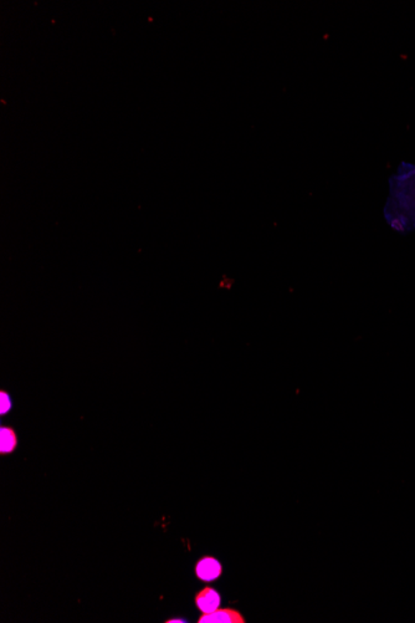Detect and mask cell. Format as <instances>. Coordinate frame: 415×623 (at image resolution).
I'll list each match as a JSON object with an SVG mask.
<instances>
[{
    "label": "cell",
    "mask_w": 415,
    "mask_h": 623,
    "mask_svg": "<svg viewBox=\"0 0 415 623\" xmlns=\"http://www.w3.org/2000/svg\"><path fill=\"white\" fill-rule=\"evenodd\" d=\"M224 568L217 558L204 555L194 565V573L199 581L204 583H214L222 578Z\"/></svg>",
    "instance_id": "1"
},
{
    "label": "cell",
    "mask_w": 415,
    "mask_h": 623,
    "mask_svg": "<svg viewBox=\"0 0 415 623\" xmlns=\"http://www.w3.org/2000/svg\"><path fill=\"white\" fill-rule=\"evenodd\" d=\"M198 623H247L239 610L232 607L217 608L210 613H202L199 616Z\"/></svg>",
    "instance_id": "2"
},
{
    "label": "cell",
    "mask_w": 415,
    "mask_h": 623,
    "mask_svg": "<svg viewBox=\"0 0 415 623\" xmlns=\"http://www.w3.org/2000/svg\"><path fill=\"white\" fill-rule=\"evenodd\" d=\"M194 605L202 613H210L220 607L222 595L217 588L205 586L194 596Z\"/></svg>",
    "instance_id": "3"
},
{
    "label": "cell",
    "mask_w": 415,
    "mask_h": 623,
    "mask_svg": "<svg viewBox=\"0 0 415 623\" xmlns=\"http://www.w3.org/2000/svg\"><path fill=\"white\" fill-rule=\"evenodd\" d=\"M18 435L13 427L1 426L0 427V455H9L14 453L18 448Z\"/></svg>",
    "instance_id": "4"
},
{
    "label": "cell",
    "mask_w": 415,
    "mask_h": 623,
    "mask_svg": "<svg viewBox=\"0 0 415 623\" xmlns=\"http://www.w3.org/2000/svg\"><path fill=\"white\" fill-rule=\"evenodd\" d=\"M11 409H13L11 396L5 389H1L0 391V416L9 413Z\"/></svg>",
    "instance_id": "5"
},
{
    "label": "cell",
    "mask_w": 415,
    "mask_h": 623,
    "mask_svg": "<svg viewBox=\"0 0 415 623\" xmlns=\"http://www.w3.org/2000/svg\"><path fill=\"white\" fill-rule=\"evenodd\" d=\"M166 623H188L189 621L187 618H169L167 621H164Z\"/></svg>",
    "instance_id": "6"
}]
</instances>
